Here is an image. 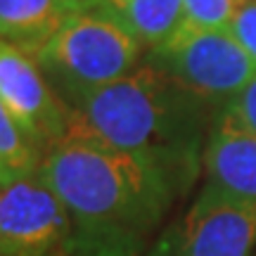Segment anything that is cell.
Wrapping results in <instances>:
<instances>
[{
    "instance_id": "obj_17",
    "label": "cell",
    "mask_w": 256,
    "mask_h": 256,
    "mask_svg": "<svg viewBox=\"0 0 256 256\" xmlns=\"http://www.w3.org/2000/svg\"><path fill=\"white\" fill-rule=\"evenodd\" d=\"M0 256H10V254H8V252H5L2 247H0Z\"/></svg>"
},
{
    "instance_id": "obj_5",
    "label": "cell",
    "mask_w": 256,
    "mask_h": 256,
    "mask_svg": "<svg viewBox=\"0 0 256 256\" xmlns=\"http://www.w3.org/2000/svg\"><path fill=\"white\" fill-rule=\"evenodd\" d=\"M256 211L202 188L145 256H254Z\"/></svg>"
},
{
    "instance_id": "obj_18",
    "label": "cell",
    "mask_w": 256,
    "mask_h": 256,
    "mask_svg": "<svg viewBox=\"0 0 256 256\" xmlns=\"http://www.w3.org/2000/svg\"><path fill=\"white\" fill-rule=\"evenodd\" d=\"M254 256H256V254H254Z\"/></svg>"
},
{
    "instance_id": "obj_16",
    "label": "cell",
    "mask_w": 256,
    "mask_h": 256,
    "mask_svg": "<svg viewBox=\"0 0 256 256\" xmlns=\"http://www.w3.org/2000/svg\"><path fill=\"white\" fill-rule=\"evenodd\" d=\"M8 183H12V176H10L8 171L0 166V188H2V185H8Z\"/></svg>"
},
{
    "instance_id": "obj_14",
    "label": "cell",
    "mask_w": 256,
    "mask_h": 256,
    "mask_svg": "<svg viewBox=\"0 0 256 256\" xmlns=\"http://www.w3.org/2000/svg\"><path fill=\"white\" fill-rule=\"evenodd\" d=\"M232 119L256 133V76L223 107Z\"/></svg>"
},
{
    "instance_id": "obj_2",
    "label": "cell",
    "mask_w": 256,
    "mask_h": 256,
    "mask_svg": "<svg viewBox=\"0 0 256 256\" xmlns=\"http://www.w3.org/2000/svg\"><path fill=\"white\" fill-rule=\"evenodd\" d=\"M66 136L90 138L154 166L183 197L200 174L211 104L145 62L114 83L64 98Z\"/></svg>"
},
{
    "instance_id": "obj_1",
    "label": "cell",
    "mask_w": 256,
    "mask_h": 256,
    "mask_svg": "<svg viewBox=\"0 0 256 256\" xmlns=\"http://www.w3.org/2000/svg\"><path fill=\"white\" fill-rule=\"evenodd\" d=\"M38 176L69 214L66 256H142L180 197L154 166L78 136L50 147Z\"/></svg>"
},
{
    "instance_id": "obj_10",
    "label": "cell",
    "mask_w": 256,
    "mask_h": 256,
    "mask_svg": "<svg viewBox=\"0 0 256 256\" xmlns=\"http://www.w3.org/2000/svg\"><path fill=\"white\" fill-rule=\"evenodd\" d=\"M69 14L66 0H0V40L36 55Z\"/></svg>"
},
{
    "instance_id": "obj_13",
    "label": "cell",
    "mask_w": 256,
    "mask_h": 256,
    "mask_svg": "<svg viewBox=\"0 0 256 256\" xmlns=\"http://www.w3.org/2000/svg\"><path fill=\"white\" fill-rule=\"evenodd\" d=\"M230 34L256 60V0H247L230 24Z\"/></svg>"
},
{
    "instance_id": "obj_11",
    "label": "cell",
    "mask_w": 256,
    "mask_h": 256,
    "mask_svg": "<svg viewBox=\"0 0 256 256\" xmlns=\"http://www.w3.org/2000/svg\"><path fill=\"white\" fill-rule=\"evenodd\" d=\"M43 150L28 138V133L19 126L12 112L0 100V166L12 176V180L34 176L40 168Z\"/></svg>"
},
{
    "instance_id": "obj_12",
    "label": "cell",
    "mask_w": 256,
    "mask_h": 256,
    "mask_svg": "<svg viewBox=\"0 0 256 256\" xmlns=\"http://www.w3.org/2000/svg\"><path fill=\"white\" fill-rule=\"evenodd\" d=\"M185 2V22L202 28H218L230 31V24L238 10L247 0H183Z\"/></svg>"
},
{
    "instance_id": "obj_8",
    "label": "cell",
    "mask_w": 256,
    "mask_h": 256,
    "mask_svg": "<svg viewBox=\"0 0 256 256\" xmlns=\"http://www.w3.org/2000/svg\"><path fill=\"white\" fill-rule=\"evenodd\" d=\"M202 166L206 176L204 188L256 211V133L226 110L214 116Z\"/></svg>"
},
{
    "instance_id": "obj_3",
    "label": "cell",
    "mask_w": 256,
    "mask_h": 256,
    "mask_svg": "<svg viewBox=\"0 0 256 256\" xmlns=\"http://www.w3.org/2000/svg\"><path fill=\"white\" fill-rule=\"evenodd\" d=\"M142 50L121 24L90 8L69 14L34 57L64 100L128 76L142 64Z\"/></svg>"
},
{
    "instance_id": "obj_6",
    "label": "cell",
    "mask_w": 256,
    "mask_h": 256,
    "mask_svg": "<svg viewBox=\"0 0 256 256\" xmlns=\"http://www.w3.org/2000/svg\"><path fill=\"white\" fill-rule=\"evenodd\" d=\"M69 214L38 174L0 188V247L10 256H66Z\"/></svg>"
},
{
    "instance_id": "obj_7",
    "label": "cell",
    "mask_w": 256,
    "mask_h": 256,
    "mask_svg": "<svg viewBox=\"0 0 256 256\" xmlns=\"http://www.w3.org/2000/svg\"><path fill=\"white\" fill-rule=\"evenodd\" d=\"M0 100L43 152L69 133V107L36 57L0 40Z\"/></svg>"
},
{
    "instance_id": "obj_15",
    "label": "cell",
    "mask_w": 256,
    "mask_h": 256,
    "mask_svg": "<svg viewBox=\"0 0 256 256\" xmlns=\"http://www.w3.org/2000/svg\"><path fill=\"white\" fill-rule=\"evenodd\" d=\"M72 5L74 12H81V10H90L95 5V0H66Z\"/></svg>"
},
{
    "instance_id": "obj_4",
    "label": "cell",
    "mask_w": 256,
    "mask_h": 256,
    "mask_svg": "<svg viewBox=\"0 0 256 256\" xmlns=\"http://www.w3.org/2000/svg\"><path fill=\"white\" fill-rule=\"evenodd\" d=\"M147 62L218 110L256 76V60L230 31L188 22L166 43L150 50Z\"/></svg>"
},
{
    "instance_id": "obj_9",
    "label": "cell",
    "mask_w": 256,
    "mask_h": 256,
    "mask_svg": "<svg viewBox=\"0 0 256 256\" xmlns=\"http://www.w3.org/2000/svg\"><path fill=\"white\" fill-rule=\"evenodd\" d=\"M104 12L147 50L166 43L185 24L183 0H95Z\"/></svg>"
}]
</instances>
